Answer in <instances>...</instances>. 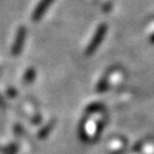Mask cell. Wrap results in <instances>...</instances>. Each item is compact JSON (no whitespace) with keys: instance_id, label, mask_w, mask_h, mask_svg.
I'll return each mask as SVG.
<instances>
[{"instance_id":"6da1fadb","label":"cell","mask_w":154,"mask_h":154,"mask_svg":"<svg viewBox=\"0 0 154 154\" xmlns=\"http://www.w3.org/2000/svg\"><path fill=\"white\" fill-rule=\"evenodd\" d=\"M51 1H53V0H42L41 3L38 5L36 10L34 11L33 15H32V19H33V20H38V19L41 18V16L46 11V8L49 5V3H51Z\"/></svg>"},{"instance_id":"7a4b0ae2","label":"cell","mask_w":154,"mask_h":154,"mask_svg":"<svg viewBox=\"0 0 154 154\" xmlns=\"http://www.w3.org/2000/svg\"><path fill=\"white\" fill-rule=\"evenodd\" d=\"M17 38H18V40H16V42H15V46H14V48H13V53L14 54H18L19 51H20V47H22V44H23L22 42L25 38V30L23 28L19 30Z\"/></svg>"}]
</instances>
